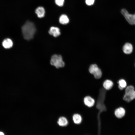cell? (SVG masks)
<instances>
[{"instance_id":"1","label":"cell","mask_w":135,"mask_h":135,"mask_svg":"<svg viewBox=\"0 0 135 135\" xmlns=\"http://www.w3.org/2000/svg\"><path fill=\"white\" fill-rule=\"evenodd\" d=\"M36 29L34 24L30 21H27L22 28L23 36L26 40H30L33 38Z\"/></svg>"},{"instance_id":"2","label":"cell","mask_w":135,"mask_h":135,"mask_svg":"<svg viewBox=\"0 0 135 135\" xmlns=\"http://www.w3.org/2000/svg\"><path fill=\"white\" fill-rule=\"evenodd\" d=\"M51 65L55 66L57 68L63 67L65 65L61 55L54 54L52 56L50 60Z\"/></svg>"},{"instance_id":"3","label":"cell","mask_w":135,"mask_h":135,"mask_svg":"<svg viewBox=\"0 0 135 135\" xmlns=\"http://www.w3.org/2000/svg\"><path fill=\"white\" fill-rule=\"evenodd\" d=\"M89 72L93 75L94 78L98 79L100 78L102 75L101 70L96 64L91 65L89 68Z\"/></svg>"},{"instance_id":"4","label":"cell","mask_w":135,"mask_h":135,"mask_svg":"<svg viewBox=\"0 0 135 135\" xmlns=\"http://www.w3.org/2000/svg\"><path fill=\"white\" fill-rule=\"evenodd\" d=\"M121 12L129 24L132 25H135V14H130L124 8L122 9Z\"/></svg>"},{"instance_id":"5","label":"cell","mask_w":135,"mask_h":135,"mask_svg":"<svg viewBox=\"0 0 135 135\" xmlns=\"http://www.w3.org/2000/svg\"><path fill=\"white\" fill-rule=\"evenodd\" d=\"M135 99V90H134L125 92L123 99L127 102H130Z\"/></svg>"},{"instance_id":"6","label":"cell","mask_w":135,"mask_h":135,"mask_svg":"<svg viewBox=\"0 0 135 135\" xmlns=\"http://www.w3.org/2000/svg\"><path fill=\"white\" fill-rule=\"evenodd\" d=\"M83 101L85 105L89 108L93 106L95 103L94 99L89 96H85L84 98Z\"/></svg>"},{"instance_id":"7","label":"cell","mask_w":135,"mask_h":135,"mask_svg":"<svg viewBox=\"0 0 135 135\" xmlns=\"http://www.w3.org/2000/svg\"><path fill=\"white\" fill-rule=\"evenodd\" d=\"M125 110L122 107H120L116 109L114 112V114L116 117L120 118H123L125 115Z\"/></svg>"},{"instance_id":"8","label":"cell","mask_w":135,"mask_h":135,"mask_svg":"<svg viewBox=\"0 0 135 135\" xmlns=\"http://www.w3.org/2000/svg\"><path fill=\"white\" fill-rule=\"evenodd\" d=\"M49 34L55 37L59 36L60 34V30L57 27L52 26L50 28L48 31Z\"/></svg>"},{"instance_id":"9","label":"cell","mask_w":135,"mask_h":135,"mask_svg":"<svg viewBox=\"0 0 135 135\" xmlns=\"http://www.w3.org/2000/svg\"><path fill=\"white\" fill-rule=\"evenodd\" d=\"M102 85L103 87L106 90H110L113 87L114 83L111 80L107 79L104 81Z\"/></svg>"},{"instance_id":"10","label":"cell","mask_w":135,"mask_h":135,"mask_svg":"<svg viewBox=\"0 0 135 135\" xmlns=\"http://www.w3.org/2000/svg\"><path fill=\"white\" fill-rule=\"evenodd\" d=\"M122 50L125 54H130L132 52L133 50L132 46L130 43H126L124 46Z\"/></svg>"},{"instance_id":"11","label":"cell","mask_w":135,"mask_h":135,"mask_svg":"<svg viewBox=\"0 0 135 135\" xmlns=\"http://www.w3.org/2000/svg\"><path fill=\"white\" fill-rule=\"evenodd\" d=\"M3 47L6 49L11 48L13 46V43L12 40L9 38H6L4 40L2 43Z\"/></svg>"},{"instance_id":"12","label":"cell","mask_w":135,"mask_h":135,"mask_svg":"<svg viewBox=\"0 0 135 135\" xmlns=\"http://www.w3.org/2000/svg\"><path fill=\"white\" fill-rule=\"evenodd\" d=\"M35 12L39 18H42L44 16L45 10L42 7L39 6L36 9Z\"/></svg>"},{"instance_id":"13","label":"cell","mask_w":135,"mask_h":135,"mask_svg":"<svg viewBox=\"0 0 135 135\" xmlns=\"http://www.w3.org/2000/svg\"><path fill=\"white\" fill-rule=\"evenodd\" d=\"M72 118L74 122L76 124H80L82 121V116L78 113L74 114L72 116Z\"/></svg>"},{"instance_id":"14","label":"cell","mask_w":135,"mask_h":135,"mask_svg":"<svg viewBox=\"0 0 135 135\" xmlns=\"http://www.w3.org/2000/svg\"><path fill=\"white\" fill-rule=\"evenodd\" d=\"M57 123L60 126H64L68 125V122L66 118L64 116H61L59 118Z\"/></svg>"},{"instance_id":"15","label":"cell","mask_w":135,"mask_h":135,"mask_svg":"<svg viewBox=\"0 0 135 135\" xmlns=\"http://www.w3.org/2000/svg\"><path fill=\"white\" fill-rule=\"evenodd\" d=\"M59 21L60 24H68L69 22V19L68 16L64 14L62 15L60 17Z\"/></svg>"},{"instance_id":"16","label":"cell","mask_w":135,"mask_h":135,"mask_svg":"<svg viewBox=\"0 0 135 135\" xmlns=\"http://www.w3.org/2000/svg\"><path fill=\"white\" fill-rule=\"evenodd\" d=\"M118 88L120 90H122L126 88L127 86V83L126 80L124 79L120 80L118 82Z\"/></svg>"},{"instance_id":"17","label":"cell","mask_w":135,"mask_h":135,"mask_svg":"<svg viewBox=\"0 0 135 135\" xmlns=\"http://www.w3.org/2000/svg\"><path fill=\"white\" fill-rule=\"evenodd\" d=\"M56 4L58 6H63L64 2V0H55Z\"/></svg>"},{"instance_id":"18","label":"cell","mask_w":135,"mask_h":135,"mask_svg":"<svg viewBox=\"0 0 135 135\" xmlns=\"http://www.w3.org/2000/svg\"><path fill=\"white\" fill-rule=\"evenodd\" d=\"M94 1L95 0H86L85 2L86 5L90 6L94 4Z\"/></svg>"},{"instance_id":"19","label":"cell","mask_w":135,"mask_h":135,"mask_svg":"<svg viewBox=\"0 0 135 135\" xmlns=\"http://www.w3.org/2000/svg\"><path fill=\"white\" fill-rule=\"evenodd\" d=\"M0 135H5L4 133L2 132H0Z\"/></svg>"}]
</instances>
